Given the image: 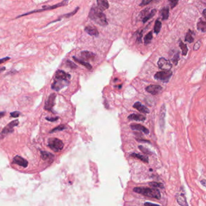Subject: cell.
<instances>
[{"mask_svg":"<svg viewBox=\"0 0 206 206\" xmlns=\"http://www.w3.org/2000/svg\"><path fill=\"white\" fill-rule=\"evenodd\" d=\"M89 18L101 26L105 27L108 25V21L105 15L103 13L102 10L97 7V6H94L90 9Z\"/></svg>","mask_w":206,"mask_h":206,"instance_id":"cell-1","label":"cell"},{"mask_svg":"<svg viewBox=\"0 0 206 206\" xmlns=\"http://www.w3.org/2000/svg\"><path fill=\"white\" fill-rule=\"evenodd\" d=\"M134 192L143 195L149 198H155L157 199H161V194L160 191L156 189L148 187H135L133 189Z\"/></svg>","mask_w":206,"mask_h":206,"instance_id":"cell-2","label":"cell"},{"mask_svg":"<svg viewBox=\"0 0 206 206\" xmlns=\"http://www.w3.org/2000/svg\"><path fill=\"white\" fill-rule=\"evenodd\" d=\"M68 3V1H66V0H65V1H63L59 3H58V4H56L55 5H53V6H44L43 7V9H37V10H32L31 12H27L26 13H24L21 15H19L18 16L16 17V18H20V17H22V16H26V15H28L30 14H31V13H37V12H44V11H47V10H53V9H55L56 8H58V7H62V6H65L66 5H67V4Z\"/></svg>","mask_w":206,"mask_h":206,"instance_id":"cell-3","label":"cell"},{"mask_svg":"<svg viewBox=\"0 0 206 206\" xmlns=\"http://www.w3.org/2000/svg\"><path fill=\"white\" fill-rule=\"evenodd\" d=\"M48 145L50 149L55 152H59L62 151L64 146L62 141L56 138L50 139L49 140Z\"/></svg>","mask_w":206,"mask_h":206,"instance_id":"cell-4","label":"cell"},{"mask_svg":"<svg viewBox=\"0 0 206 206\" xmlns=\"http://www.w3.org/2000/svg\"><path fill=\"white\" fill-rule=\"evenodd\" d=\"M172 76V72L171 70L169 71H162L157 73L154 78L157 80H160L163 82H168Z\"/></svg>","mask_w":206,"mask_h":206,"instance_id":"cell-5","label":"cell"},{"mask_svg":"<svg viewBox=\"0 0 206 206\" xmlns=\"http://www.w3.org/2000/svg\"><path fill=\"white\" fill-rule=\"evenodd\" d=\"M19 121L18 120H13L9 123V124L3 130L2 132L0 134V139L4 137L7 134L12 133L13 131V128L18 125Z\"/></svg>","mask_w":206,"mask_h":206,"instance_id":"cell-6","label":"cell"},{"mask_svg":"<svg viewBox=\"0 0 206 206\" xmlns=\"http://www.w3.org/2000/svg\"><path fill=\"white\" fill-rule=\"evenodd\" d=\"M69 84L68 81H65L63 80H59V79H54L53 84L52 85V89L56 91H59L65 87L67 86Z\"/></svg>","mask_w":206,"mask_h":206,"instance_id":"cell-7","label":"cell"},{"mask_svg":"<svg viewBox=\"0 0 206 206\" xmlns=\"http://www.w3.org/2000/svg\"><path fill=\"white\" fill-rule=\"evenodd\" d=\"M56 97V93H52L49 96L44 105V109L46 110H47L49 111H53V108L55 105Z\"/></svg>","mask_w":206,"mask_h":206,"instance_id":"cell-8","label":"cell"},{"mask_svg":"<svg viewBox=\"0 0 206 206\" xmlns=\"http://www.w3.org/2000/svg\"><path fill=\"white\" fill-rule=\"evenodd\" d=\"M158 65L160 69L164 71H169L172 68L171 62L164 58H160L158 61Z\"/></svg>","mask_w":206,"mask_h":206,"instance_id":"cell-9","label":"cell"},{"mask_svg":"<svg viewBox=\"0 0 206 206\" xmlns=\"http://www.w3.org/2000/svg\"><path fill=\"white\" fill-rule=\"evenodd\" d=\"M71 79V75L68 73H67L65 71L62 70H58L55 74L54 79L63 80L65 81H68Z\"/></svg>","mask_w":206,"mask_h":206,"instance_id":"cell-10","label":"cell"},{"mask_svg":"<svg viewBox=\"0 0 206 206\" xmlns=\"http://www.w3.org/2000/svg\"><path fill=\"white\" fill-rule=\"evenodd\" d=\"M146 90L152 95H157L161 91L162 87L157 85H151L146 88Z\"/></svg>","mask_w":206,"mask_h":206,"instance_id":"cell-11","label":"cell"},{"mask_svg":"<svg viewBox=\"0 0 206 206\" xmlns=\"http://www.w3.org/2000/svg\"><path fill=\"white\" fill-rule=\"evenodd\" d=\"M82 60L86 61H94L96 58V55L93 52L88 51H83L80 53Z\"/></svg>","mask_w":206,"mask_h":206,"instance_id":"cell-12","label":"cell"},{"mask_svg":"<svg viewBox=\"0 0 206 206\" xmlns=\"http://www.w3.org/2000/svg\"><path fill=\"white\" fill-rule=\"evenodd\" d=\"M157 10L156 9H153L151 12H149L148 9H145L144 11L142 12V13L144 15V17L143 18V22L145 23L147 22L149 19H150L151 18H152L155 14L156 13Z\"/></svg>","mask_w":206,"mask_h":206,"instance_id":"cell-13","label":"cell"},{"mask_svg":"<svg viewBox=\"0 0 206 206\" xmlns=\"http://www.w3.org/2000/svg\"><path fill=\"white\" fill-rule=\"evenodd\" d=\"M13 162L18 164V165L25 168L28 166V162L26 160H25L24 158H23L22 157L16 155L15 157H14L13 158Z\"/></svg>","mask_w":206,"mask_h":206,"instance_id":"cell-14","label":"cell"},{"mask_svg":"<svg viewBox=\"0 0 206 206\" xmlns=\"http://www.w3.org/2000/svg\"><path fill=\"white\" fill-rule=\"evenodd\" d=\"M133 107L134 108H136V109H137L139 111L143 112L144 114H148L149 113V110L148 108H146L145 106H144L143 105H142L140 102H136L134 105Z\"/></svg>","mask_w":206,"mask_h":206,"instance_id":"cell-15","label":"cell"},{"mask_svg":"<svg viewBox=\"0 0 206 206\" xmlns=\"http://www.w3.org/2000/svg\"><path fill=\"white\" fill-rule=\"evenodd\" d=\"M85 31L90 35L94 36H99V31L96 27L91 25H88L85 28Z\"/></svg>","mask_w":206,"mask_h":206,"instance_id":"cell-16","label":"cell"},{"mask_svg":"<svg viewBox=\"0 0 206 206\" xmlns=\"http://www.w3.org/2000/svg\"><path fill=\"white\" fill-rule=\"evenodd\" d=\"M131 128L133 130H137L139 131H142L145 134H148L149 133V130L145 127L142 126L140 124H131Z\"/></svg>","mask_w":206,"mask_h":206,"instance_id":"cell-17","label":"cell"},{"mask_svg":"<svg viewBox=\"0 0 206 206\" xmlns=\"http://www.w3.org/2000/svg\"><path fill=\"white\" fill-rule=\"evenodd\" d=\"M166 115V108L164 105H163L161 108V111H160V125L162 127H164V118H165Z\"/></svg>","mask_w":206,"mask_h":206,"instance_id":"cell-18","label":"cell"},{"mask_svg":"<svg viewBox=\"0 0 206 206\" xmlns=\"http://www.w3.org/2000/svg\"><path fill=\"white\" fill-rule=\"evenodd\" d=\"M128 118L130 120H133L140 121H144L146 120L145 116L141 114H132L130 115H129Z\"/></svg>","mask_w":206,"mask_h":206,"instance_id":"cell-19","label":"cell"},{"mask_svg":"<svg viewBox=\"0 0 206 206\" xmlns=\"http://www.w3.org/2000/svg\"><path fill=\"white\" fill-rule=\"evenodd\" d=\"M177 200L181 206H188L186 198L183 194H178L177 195Z\"/></svg>","mask_w":206,"mask_h":206,"instance_id":"cell-20","label":"cell"},{"mask_svg":"<svg viewBox=\"0 0 206 206\" xmlns=\"http://www.w3.org/2000/svg\"><path fill=\"white\" fill-rule=\"evenodd\" d=\"M97 7L99 8L102 11L108 9L109 7L108 2L107 1H105V0H97Z\"/></svg>","mask_w":206,"mask_h":206,"instance_id":"cell-21","label":"cell"},{"mask_svg":"<svg viewBox=\"0 0 206 206\" xmlns=\"http://www.w3.org/2000/svg\"><path fill=\"white\" fill-rule=\"evenodd\" d=\"M161 15L163 20H166L169 18V9L168 6L164 7L161 10Z\"/></svg>","mask_w":206,"mask_h":206,"instance_id":"cell-22","label":"cell"},{"mask_svg":"<svg viewBox=\"0 0 206 206\" xmlns=\"http://www.w3.org/2000/svg\"><path fill=\"white\" fill-rule=\"evenodd\" d=\"M73 59H74L75 61H76L77 62H78L79 64L82 65L83 66L85 67H86L87 68H88V70L92 69V66H91V65L89 63L86 62L85 61H83V60H82V59H80L77 58L75 57V56H73Z\"/></svg>","mask_w":206,"mask_h":206,"instance_id":"cell-23","label":"cell"},{"mask_svg":"<svg viewBox=\"0 0 206 206\" xmlns=\"http://www.w3.org/2000/svg\"><path fill=\"white\" fill-rule=\"evenodd\" d=\"M131 155L132 157H133L134 158H138L139 160H140L141 161L145 162V163H148L149 162V158L146 157V156H144L143 155H141V154H137V153H133L132 154H131Z\"/></svg>","mask_w":206,"mask_h":206,"instance_id":"cell-24","label":"cell"},{"mask_svg":"<svg viewBox=\"0 0 206 206\" xmlns=\"http://www.w3.org/2000/svg\"><path fill=\"white\" fill-rule=\"evenodd\" d=\"M197 28L198 30L199 31H201L202 32H205L206 30V23L204 21H203L202 19H200L197 25Z\"/></svg>","mask_w":206,"mask_h":206,"instance_id":"cell-25","label":"cell"},{"mask_svg":"<svg viewBox=\"0 0 206 206\" xmlns=\"http://www.w3.org/2000/svg\"><path fill=\"white\" fill-rule=\"evenodd\" d=\"M79 9V7H77L76 9H74V11H73V12H70V13H69L64 14V15H63L59 17V19H58V20H56V21H52V22H51L50 23H52V22H56V21H57L61 20L62 18H70V17H71V16H73V15H74V14H75V13H76L77 12V11H78Z\"/></svg>","mask_w":206,"mask_h":206,"instance_id":"cell-26","label":"cell"},{"mask_svg":"<svg viewBox=\"0 0 206 206\" xmlns=\"http://www.w3.org/2000/svg\"><path fill=\"white\" fill-rule=\"evenodd\" d=\"M192 35H193V32L191 30H189L185 36V40L186 41V42H188L189 43H193V37Z\"/></svg>","mask_w":206,"mask_h":206,"instance_id":"cell-27","label":"cell"},{"mask_svg":"<svg viewBox=\"0 0 206 206\" xmlns=\"http://www.w3.org/2000/svg\"><path fill=\"white\" fill-rule=\"evenodd\" d=\"M41 157H42L43 160H50V159L53 158L54 157V156L52 154L47 152H41Z\"/></svg>","mask_w":206,"mask_h":206,"instance_id":"cell-28","label":"cell"},{"mask_svg":"<svg viewBox=\"0 0 206 206\" xmlns=\"http://www.w3.org/2000/svg\"><path fill=\"white\" fill-rule=\"evenodd\" d=\"M152 37H153V36H152V31H150L148 34H147L146 35V36L145 37V39H144V42H145V44L146 45L149 44L151 42V40L152 39Z\"/></svg>","mask_w":206,"mask_h":206,"instance_id":"cell-29","label":"cell"},{"mask_svg":"<svg viewBox=\"0 0 206 206\" xmlns=\"http://www.w3.org/2000/svg\"><path fill=\"white\" fill-rule=\"evenodd\" d=\"M180 47L182 50V54L183 56H186L188 52V49L187 46L184 44L182 41H180Z\"/></svg>","mask_w":206,"mask_h":206,"instance_id":"cell-30","label":"cell"},{"mask_svg":"<svg viewBox=\"0 0 206 206\" xmlns=\"http://www.w3.org/2000/svg\"><path fill=\"white\" fill-rule=\"evenodd\" d=\"M161 21H160L159 20H157L155 21V25H154V32L157 34H158L160 30H161Z\"/></svg>","mask_w":206,"mask_h":206,"instance_id":"cell-31","label":"cell"},{"mask_svg":"<svg viewBox=\"0 0 206 206\" xmlns=\"http://www.w3.org/2000/svg\"><path fill=\"white\" fill-rule=\"evenodd\" d=\"M67 127H65V125H61L57 127H56L55 128L53 129L51 131H50V133H55V132H57V131H63L65 129H66Z\"/></svg>","mask_w":206,"mask_h":206,"instance_id":"cell-32","label":"cell"},{"mask_svg":"<svg viewBox=\"0 0 206 206\" xmlns=\"http://www.w3.org/2000/svg\"><path fill=\"white\" fill-rule=\"evenodd\" d=\"M149 186L152 187H158V188H161V189H163L164 188V186H163V184H161V183H156V182H151V183H149Z\"/></svg>","mask_w":206,"mask_h":206,"instance_id":"cell-33","label":"cell"},{"mask_svg":"<svg viewBox=\"0 0 206 206\" xmlns=\"http://www.w3.org/2000/svg\"><path fill=\"white\" fill-rule=\"evenodd\" d=\"M66 64L69 67H70L71 68H77V65L73 63V62H71V61L70 60H67V62H66Z\"/></svg>","mask_w":206,"mask_h":206,"instance_id":"cell-34","label":"cell"},{"mask_svg":"<svg viewBox=\"0 0 206 206\" xmlns=\"http://www.w3.org/2000/svg\"><path fill=\"white\" fill-rule=\"evenodd\" d=\"M139 148L140 149V150L141 151H142L143 152H144V153H145V154H152L151 152H150L148 149H146V148L143 147L142 146H139Z\"/></svg>","mask_w":206,"mask_h":206,"instance_id":"cell-35","label":"cell"},{"mask_svg":"<svg viewBox=\"0 0 206 206\" xmlns=\"http://www.w3.org/2000/svg\"><path fill=\"white\" fill-rule=\"evenodd\" d=\"M179 58H180L179 53H176V55L174 56V58H173V59H172V61H173V62L175 64V65H177V64H178Z\"/></svg>","mask_w":206,"mask_h":206,"instance_id":"cell-36","label":"cell"},{"mask_svg":"<svg viewBox=\"0 0 206 206\" xmlns=\"http://www.w3.org/2000/svg\"><path fill=\"white\" fill-rule=\"evenodd\" d=\"M20 114H21V112L19 111H14V112H10V114L11 117H18Z\"/></svg>","mask_w":206,"mask_h":206,"instance_id":"cell-37","label":"cell"},{"mask_svg":"<svg viewBox=\"0 0 206 206\" xmlns=\"http://www.w3.org/2000/svg\"><path fill=\"white\" fill-rule=\"evenodd\" d=\"M201 40H198V42L195 44L194 47H193V49H194V50H197L199 49L200 46H201Z\"/></svg>","mask_w":206,"mask_h":206,"instance_id":"cell-38","label":"cell"},{"mask_svg":"<svg viewBox=\"0 0 206 206\" xmlns=\"http://www.w3.org/2000/svg\"><path fill=\"white\" fill-rule=\"evenodd\" d=\"M169 3H171V8L173 9V8H174L177 5V4L178 3V1H175V0H172V1H169Z\"/></svg>","mask_w":206,"mask_h":206,"instance_id":"cell-39","label":"cell"},{"mask_svg":"<svg viewBox=\"0 0 206 206\" xmlns=\"http://www.w3.org/2000/svg\"><path fill=\"white\" fill-rule=\"evenodd\" d=\"M46 119L48 121H57L58 119H59V117H46Z\"/></svg>","mask_w":206,"mask_h":206,"instance_id":"cell-40","label":"cell"},{"mask_svg":"<svg viewBox=\"0 0 206 206\" xmlns=\"http://www.w3.org/2000/svg\"><path fill=\"white\" fill-rule=\"evenodd\" d=\"M10 59V57H6V58H2V59H0V65L2 64H4V62H7V61H9Z\"/></svg>","mask_w":206,"mask_h":206,"instance_id":"cell-41","label":"cell"},{"mask_svg":"<svg viewBox=\"0 0 206 206\" xmlns=\"http://www.w3.org/2000/svg\"><path fill=\"white\" fill-rule=\"evenodd\" d=\"M151 2H152L151 0H150V1H148V0H143V1H142V2L140 3V6H145V5H147V4L151 3Z\"/></svg>","mask_w":206,"mask_h":206,"instance_id":"cell-42","label":"cell"},{"mask_svg":"<svg viewBox=\"0 0 206 206\" xmlns=\"http://www.w3.org/2000/svg\"><path fill=\"white\" fill-rule=\"evenodd\" d=\"M145 206H161L160 205L153 204V203H151V202H145Z\"/></svg>","mask_w":206,"mask_h":206,"instance_id":"cell-43","label":"cell"},{"mask_svg":"<svg viewBox=\"0 0 206 206\" xmlns=\"http://www.w3.org/2000/svg\"><path fill=\"white\" fill-rule=\"evenodd\" d=\"M6 111H2V112H0V118H3L5 114H6Z\"/></svg>","mask_w":206,"mask_h":206,"instance_id":"cell-44","label":"cell"},{"mask_svg":"<svg viewBox=\"0 0 206 206\" xmlns=\"http://www.w3.org/2000/svg\"><path fill=\"white\" fill-rule=\"evenodd\" d=\"M5 70H6V67H4L0 68V73H1V72H3V71H4Z\"/></svg>","mask_w":206,"mask_h":206,"instance_id":"cell-45","label":"cell"},{"mask_svg":"<svg viewBox=\"0 0 206 206\" xmlns=\"http://www.w3.org/2000/svg\"><path fill=\"white\" fill-rule=\"evenodd\" d=\"M201 183L202 184V185H203L204 186H205V180H202Z\"/></svg>","mask_w":206,"mask_h":206,"instance_id":"cell-46","label":"cell"},{"mask_svg":"<svg viewBox=\"0 0 206 206\" xmlns=\"http://www.w3.org/2000/svg\"><path fill=\"white\" fill-rule=\"evenodd\" d=\"M205 12H206V9H204V10H203V16H204V17L205 18Z\"/></svg>","mask_w":206,"mask_h":206,"instance_id":"cell-47","label":"cell"}]
</instances>
